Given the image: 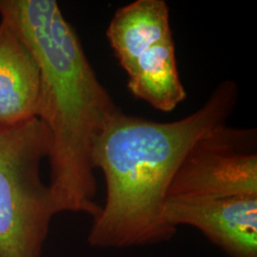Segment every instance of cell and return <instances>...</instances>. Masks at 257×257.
<instances>
[{
  "mask_svg": "<svg viewBox=\"0 0 257 257\" xmlns=\"http://www.w3.org/2000/svg\"><path fill=\"white\" fill-rule=\"evenodd\" d=\"M0 18L24 39L40 70L37 117L45 126L55 214L95 218L92 155L105 125L120 110L92 69L74 28L55 0H0Z\"/></svg>",
  "mask_w": 257,
  "mask_h": 257,
  "instance_id": "6da1fadb",
  "label": "cell"
},
{
  "mask_svg": "<svg viewBox=\"0 0 257 257\" xmlns=\"http://www.w3.org/2000/svg\"><path fill=\"white\" fill-rule=\"evenodd\" d=\"M238 100V86L224 80L200 109L174 122H156L119 110L105 125L92 150L101 170L106 200L93 218L89 243L127 248L171 238L176 230L164 219L175 174L193 144L225 124Z\"/></svg>",
  "mask_w": 257,
  "mask_h": 257,
  "instance_id": "7a4b0ae2",
  "label": "cell"
},
{
  "mask_svg": "<svg viewBox=\"0 0 257 257\" xmlns=\"http://www.w3.org/2000/svg\"><path fill=\"white\" fill-rule=\"evenodd\" d=\"M50 139L37 117L0 128V257H41L55 214L40 167Z\"/></svg>",
  "mask_w": 257,
  "mask_h": 257,
  "instance_id": "3957f363",
  "label": "cell"
},
{
  "mask_svg": "<svg viewBox=\"0 0 257 257\" xmlns=\"http://www.w3.org/2000/svg\"><path fill=\"white\" fill-rule=\"evenodd\" d=\"M256 149V128H211L185 156L168 198L257 196Z\"/></svg>",
  "mask_w": 257,
  "mask_h": 257,
  "instance_id": "277c9868",
  "label": "cell"
},
{
  "mask_svg": "<svg viewBox=\"0 0 257 257\" xmlns=\"http://www.w3.org/2000/svg\"><path fill=\"white\" fill-rule=\"evenodd\" d=\"M165 222L202 231L231 257H257V196L169 197Z\"/></svg>",
  "mask_w": 257,
  "mask_h": 257,
  "instance_id": "5b68a950",
  "label": "cell"
},
{
  "mask_svg": "<svg viewBox=\"0 0 257 257\" xmlns=\"http://www.w3.org/2000/svg\"><path fill=\"white\" fill-rule=\"evenodd\" d=\"M40 70L24 39L0 21V128L37 117Z\"/></svg>",
  "mask_w": 257,
  "mask_h": 257,
  "instance_id": "8992f818",
  "label": "cell"
},
{
  "mask_svg": "<svg viewBox=\"0 0 257 257\" xmlns=\"http://www.w3.org/2000/svg\"><path fill=\"white\" fill-rule=\"evenodd\" d=\"M107 38L128 73L149 49L173 39L168 4L164 0H136L122 6L110 20Z\"/></svg>",
  "mask_w": 257,
  "mask_h": 257,
  "instance_id": "52a82bcc",
  "label": "cell"
},
{
  "mask_svg": "<svg viewBox=\"0 0 257 257\" xmlns=\"http://www.w3.org/2000/svg\"><path fill=\"white\" fill-rule=\"evenodd\" d=\"M127 74L131 93L157 110L170 112L187 98L177 70L174 39L149 49Z\"/></svg>",
  "mask_w": 257,
  "mask_h": 257,
  "instance_id": "ba28073f",
  "label": "cell"
}]
</instances>
